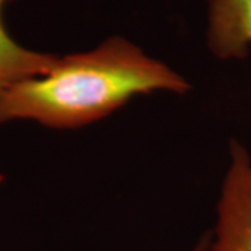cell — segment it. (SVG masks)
<instances>
[{
    "label": "cell",
    "mask_w": 251,
    "mask_h": 251,
    "mask_svg": "<svg viewBox=\"0 0 251 251\" xmlns=\"http://www.w3.org/2000/svg\"><path fill=\"white\" fill-rule=\"evenodd\" d=\"M205 251H251V152L239 141L229 147L215 229Z\"/></svg>",
    "instance_id": "cell-2"
},
{
    "label": "cell",
    "mask_w": 251,
    "mask_h": 251,
    "mask_svg": "<svg viewBox=\"0 0 251 251\" xmlns=\"http://www.w3.org/2000/svg\"><path fill=\"white\" fill-rule=\"evenodd\" d=\"M206 46L221 60H242L251 49V0H206Z\"/></svg>",
    "instance_id": "cell-3"
},
{
    "label": "cell",
    "mask_w": 251,
    "mask_h": 251,
    "mask_svg": "<svg viewBox=\"0 0 251 251\" xmlns=\"http://www.w3.org/2000/svg\"><path fill=\"white\" fill-rule=\"evenodd\" d=\"M191 90L184 75L144 52L134 42L113 35L85 52L57 56L42 75L0 92V125L34 122L72 130L105 119L140 95Z\"/></svg>",
    "instance_id": "cell-1"
},
{
    "label": "cell",
    "mask_w": 251,
    "mask_h": 251,
    "mask_svg": "<svg viewBox=\"0 0 251 251\" xmlns=\"http://www.w3.org/2000/svg\"><path fill=\"white\" fill-rule=\"evenodd\" d=\"M14 0H0V92L21 81L48 73L59 54L29 49L18 44L3 24L1 13Z\"/></svg>",
    "instance_id": "cell-4"
},
{
    "label": "cell",
    "mask_w": 251,
    "mask_h": 251,
    "mask_svg": "<svg viewBox=\"0 0 251 251\" xmlns=\"http://www.w3.org/2000/svg\"><path fill=\"white\" fill-rule=\"evenodd\" d=\"M205 246H206V240H204V242L200 243L198 246H196L194 249H191L190 251H205Z\"/></svg>",
    "instance_id": "cell-5"
}]
</instances>
